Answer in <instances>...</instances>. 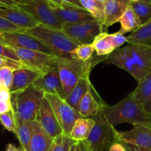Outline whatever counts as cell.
Segmentation results:
<instances>
[{
  "label": "cell",
  "instance_id": "cell-1",
  "mask_svg": "<svg viewBox=\"0 0 151 151\" xmlns=\"http://www.w3.org/2000/svg\"><path fill=\"white\" fill-rule=\"evenodd\" d=\"M104 62L125 70L138 82L151 71V44L128 43L106 56Z\"/></svg>",
  "mask_w": 151,
  "mask_h": 151
},
{
  "label": "cell",
  "instance_id": "cell-2",
  "mask_svg": "<svg viewBox=\"0 0 151 151\" xmlns=\"http://www.w3.org/2000/svg\"><path fill=\"white\" fill-rule=\"evenodd\" d=\"M103 116L113 127L122 123L132 125L139 123H151V113L147 112L137 100L133 93L112 106H109L103 113Z\"/></svg>",
  "mask_w": 151,
  "mask_h": 151
},
{
  "label": "cell",
  "instance_id": "cell-3",
  "mask_svg": "<svg viewBox=\"0 0 151 151\" xmlns=\"http://www.w3.org/2000/svg\"><path fill=\"white\" fill-rule=\"evenodd\" d=\"M24 32L36 38L47 46L53 54L60 58H72V50L80 44L66 35L62 30L42 24H38L29 29L24 30Z\"/></svg>",
  "mask_w": 151,
  "mask_h": 151
},
{
  "label": "cell",
  "instance_id": "cell-4",
  "mask_svg": "<svg viewBox=\"0 0 151 151\" xmlns=\"http://www.w3.org/2000/svg\"><path fill=\"white\" fill-rule=\"evenodd\" d=\"M106 56H102L96 60L92 56L87 62L78 60L75 58H60L58 62V70L63 85L65 99L70 94L75 84L88 69H92L94 64L104 62Z\"/></svg>",
  "mask_w": 151,
  "mask_h": 151
},
{
  "label": "cell",
  "instance_id": "cell-5",
  "mask_svg": "<svg viewBox=\"0 0 151 151\" xmlns=\"http://www.w3.org/2000/svg\"><path fill=\"white\" fill-rule=\"evenodd\" d=\"M44 99V92L37 90L32 85L13 93L11 103L14 115L23 121H34Z\"/></svg>",
  "mask_w": 151,
  "mask_h": 151
},
{
  "label": "cell",
  "instance_id": "cell-6",
  "mask_svg": "<svg viewBox=\"0 0 151 151\" xmlns=\"http://www.w3.org/2000/svg\"><path fill=\"white\" fill-rule=\"evenodd\" d=\"M94 119L95 124L84 142L91 151H109L110 147L117 142V130L108 122L103 114Z\"/></svg>",
  "mask_w": 151,
  "mask_h": 151
},
{
  "label": "cell",
  "instance_id": "cell-7",
  "mask_svg": "<svg viewBox=\"0 0 151 151\" xmlns=\"http://www.w3.org/2000/svg\"><path fill=\"white\" fill-rule=\"evenodd\" d=\"M10 47L27 68L35 70L42 74L58 69V62L60 57L55 55L31 49Z\"/></svg>",
  "mask_w": 151,
  "mask_h": 151
},
{
  "label": "cell",
  "instance_id": "cell-8",
  "mask_svg": "<svg viewBox=\"0 0 151 151\" xmlns=\"http://www.w3.org/2000/svg\"><path fill=\"white\" fill-rule=\"evenodd\" d=\"M19 8L29 13L39 24L62 30L60 22L47 0H22Z\"/></svg>",
  "mask_w": 151,
  "mask_h": 151
},
{
  "label": "cell",
  "instance_id": "cell-9",
  "mask_svg": "<svg viewBox=\"0 0 151 151\" xmlns=\"http://www.w3.org/2000/svg\"><path fill=\"white\" fill-rule=\"evenodd\" d=\"M62 30L78 44H91L94 38L107 29L96 20L63 25Z\"/></svg>",
  "mask_w": 151,
  "mask_h": 151
},
{
  "label": "cell",
  "instance_id": "cell-10",
  "mask_svg": "<svg viewBox=\"0 0 151 151\" xmlns=\"http://www.w3.org/2000/svg\"><path fill=\"white\" fill-rule=\"evenodd\" d=\"M44 97L52 107L63 133L69 136L76 120L83 116L63 98L47 93H44Z\"/></svg>",
  "mask_w": 151,
  "mask_h": 151
},
{
  "label": "cell",
  "instance_id": "cell-11",
  "mask_svg": "<svg viewBox=\"0 0 151 151\" xmlns=\"http://www.w3.org/2000/svg\"><path fill=\"white\" fill-rule=\"evenodd\" d=\"M0 44L8 47L31 49L53 54L41 41L24 31H0Z\"/></svg>",
  "mask_w": 151,
  "mask_h": 151
},
{
  "label": "cell",
  "instance_id": "cell-12",
  "mask_svg": "<svg viewBox=\"0 0 151 151\" xmlns=\"http://www.w3.org/2000/svg\"><path fill=\"white\" fill-rule=\"evenodd\" d=\"M108 107L109 105L102 99L91 84L75 109L83 117L94 118L97 115H102Z\"/></svg>",
  "mask_w": 151,
  "mask_h": 151
},
{
  "label": "cell",
  "instance_id": "cell-13",
  "mask_svg": "<svg viewBox=\"0 0 151 151\" xmlns=\"http://www.w3.org/2000/svg\"><path fill=\"white\" fill-rule=\"evenodd\" d=\"M117 141L132 144L151 150V123H139L133 125L128 131H117Z\"/></svg>",
  "mask_w": 151,
  "mask_h": 151
},
{
  "label": "cell",
  "instance_id": "cell-14",
  "mask_svg": "<svg viewBox=\"0 0 151 151\" xmlns=\"http://www.w3.org/2000/svg\"><path fill=\"white\" fill-rule=\"evenodd\" d=\"M125 42H128L127 38L119 31L111 34L105 31L94 38L92 44L97 56H107L116 49L120 48Z\"/></svg>",
  "mask_w": 151,
  "mask_h": 151
},
{
  "label": "cell",
  "instance_id": "cell-15",
  "mask_svg": "<svg viewBox=\"0 0 151 151\" xmlns=\"http://www.w3.org/2000/svg\"><path fill=\"white\" fill-rule=\"evenodd\" d=\"M35 121L53 139L63 133L52 107L45 97L38 110Z\"/></svg>",
  "mask_w": 151,
  "mask_h": 151
},
{
  "label": "cell",
  "instance_id": "cell-16",
  "mask_svg": "<svg viewBox=\"0 0 151 151\" xmlns=\"http://www.w3.org/2000/svg\"><path fill=\"white\" fill-rule=\"evenodd\" d=\"M52 11L63 25L93 21L95 19L86 9L63 3L61 7L50 5Z\"/></svg>",
  "mask_w": 151,
  "mask_h": 151
},
{
  "label": "cell",
  "instance_id": "cell-17",
  "mask_svg": "<svg viewBox=\"0 0 151 151\" xmlns=\"http://www.w3.org/2000/svg\"><path fill=\"white\" fill-rule=\"evenodd\" d=\"M0 17L23 30L34 28L39 24L29 13L19 7L0 6Z\"/></svg>",
  "mask_w": 151,
  "mask_h": 151
},
{
  "label": "cell",
  "instance_id": "cell-18",
  "mask_svg": "<svg viewBox=\"0 0 151 151\" xmlns=\"http://www.w3.org/2000/svg\"><path fill=\"white\" fill-rule=\"evenodd\" d=\"M32 86L44 93L56 95L65 99L63 85L58 69L41 76L33 83Z\"/></svg>",
  "mask_w": 151,
  "mask_h": 151
},
{
  "label": "cell",
  "instance_id": "cell-19",
  "mask_svg": "<svg viewBox=\"0 0 151 151\" xmlns=\"http://www.w3.org/2000/svg\"><path fill=\"white\" fill-rule=\"evenodd\" d=\"M42 74L38 71L23 67L13 71V78L12 85L10 88L11 94L25 90L32 86Z\"/></svg>",
  "mask_w": 151,
  "mask_h": 151
},
{
  "label": "cell",
  "instance_id": "cell-20",
  "mask_svg": "<svg viewBox=\"0 0 151 151\" xmlns=\"http://www.w3.org/2000/svg\"><path fill=\"white\" fill-rule=\"evenodd\" d=\"M131 0H107L104 2L103 26L107 29L114 25L122 17L130 6Z\"/></svg>",
  "mask_w": 151,
  "mask_h": 151
},
{
  "label": "cell",
  "instance_id": "cell-21",
  "mask_svg": "<svg viewBox=\"0 0 151 151\" xmlns=\"http://www.w3.org/2000/svg\"><path fill=\"white\" fill-rule=\"evenodd\" d=\"M54 139L44 131L37 121H32L30 140L31 151H48Z\"/></svg>",
  "mask_w": 151,
  "mask_h": 151
},
{
  "label": "cell",
  "instance_id": "cell-22",
  "mask_svg": "<svg viewBox=\"0 0 151 151\" xmlns=\"http://www.w3.org/2000/svg\"><path fill=\"white\" fill-rule=\"evenodd\" d=\"M91 69H88L83 75L81 77L79 81H78L74 88L71 91L70 94L68 96L66 99V101L75 109L77 105H78L81 99H82L83 96L86 93L89 89L90 86L91 85V82L90 81V73H91Z\"/></svg>",
  "mask_w": 151,
  "mask_h": 151
},
{
  "label": "cell",
  "instance_id": "cell-23",
  "mask_svg": "<svg viewBox=\"0 0 151 151\" xmlns=\"http://www.w3.org/2000/svg\"><path fill=\"white\" fill-rule=\"evenodd\" d=\"M136 99L143 105L147 112L151 113V71L138 81L137 87L132 92Z\"/></svg>",
  "mask_w": 151,
  "mask_h": 151
},
{
  "label": "cell",
  "instance_id": "cell-24",
  "mask_svg": "<svg viewBox=\"0 0 151 151\" xmlns=\"http://www.w3.org/2000/svg\"><path fill=\"white\" fill-rule=\"evenodd\" d=\"M94 124V118L81 117L74 124L69 136L77 142L85 141L89 136Z\"/></svg>",
  "mask_w": 151,
  "mask_h": 151
},
{
  "label": "cell",
  "instance_id": "cell-25",
  "mask_svg": "<svg viewBox=\"0 0 151 151\" xmlns=\"http://www.w3.org/2000/svg\"><path fill=\"white\" fill-rule=\"evenodd\" d=\"M16 120V135L21 146L26 151L30 150V140L32 133V121L21 120L15 116Z\"/></svg>",
  "mask_w": 151,
  "mask_h": 151
},
{
  "label": "cell",
  "instance_id": "cell-26",
  "mask_svg": "<svg viewBox=\"0 0 151 151\" xmlns=\"http://www.w3.org/2000/svg\"><path fill=\"white\" fill-rule=\"evenodd\" d=\"M119 22L120 24V30L119 32L122 34L134 32L141 26L137 15L135 14L131 6H129L125 10L124 14L119 20Z\"/></svg>",
  "mask_w": 151,
  "mask_h": 151
},
{
  "label": "cell",
  "instance_id": "cell-27",
  "mask_svg": "<svg viewBox=\"0 0 151 151\" xmlns=\"http://www.w3.org/2000/svg\"><path fill=\"white\" fill-rule=\"evenodd\" d=\"M128 43L148 44L151 43V19L142 25L126 37Z\"/></svg>",
  "mask_w": 151,
  "mask_h": 151
},
{
  "label": "cell",
  "instance_id": "cell-28",
  "mask_svg": "<svg viewBox=\"0 0 151 151\" xmlns=\"http://www.w3.org/2000/svg\"><path fill=\"white\" fill-rule=\"evenodd\" d=\"M130 6L137 15L141 26L151 19V2L131 0Z\"/></svg>",
  "mask_w": 151,
  "mask_h": 151
},
{
  "label": "cell",
  "instance_id": "cell-29",
  "mask_svg": "<svg viewBox=\"0 0 151 151\" xmlns=\"http://www.w3.org/2000/svg\"><path fill=\"white\" fill-rule=\"evenodd\" d=\"M84 9L87 10L96 21L103 25L104 3L97 0H80Z\"/></svg>",
  "mask_w": 151,
  "mask_h": 151
},
{
  "label": "cell",
  "instance_id": "cell-30",
  "mask_svg": "<svg viewBox=\"0 0 151 151\" xmlns=\"http://www.w3.org/2000/svg\"><path fill=\"white\" fill-rule=\"evenodd\" d=\"M76 143L70 136L62 133L55 138L48 151H69Z\"/></svg>",
  "mask_w": 151,
  "mask_h": 151
},
{
  "label": "cell",
  "instance_id": "cell-31",
  "mask_svg": "<svg viewBox=\"0 0 151 151\" xmlns=\"http://www.w3.org/2000/svg\"><path fill=\"white\" fill-rule=\"evenodd\" d=\"M94 48L92 43L91 44H80L72 50V58L87 62L91 59L94 54Z\"/></svg>",
  "mask_w": 151,
  "mask_h": 151
},
{
  "label": "cell",
  "instance_id": "cell-32",
  "mask_svg": "<svg viewBox=\"0 0 151 151\" xmlns=\"http://www.w3.org/2000/svg\"><path fill=\"white\" fill-rule=\"evenodd\" d=\"M11 93L4 86L0 85V115L11 110Z\"/></svg>",
  "mask_w": 151,
  "mask_h": 151
},
{
  "label": "cell",
  "instance_id": "cell-33",
  "mask_svg": "<svg viewBox=\"0 0 151 151\" xmlns=\"http://www.w3.org/2000/svg\"><path fill=\"white\" fill-rule=\"evenodd\" d=\"M0 123L6 130L16 134V120L13 110L0 115Z\"/></svg>",
  "mask_w": 151,
  "mask_h": 151
},
{
  "label": "cell",
  "instance_id": "cell-34",
  "mask_svg": "<svg viewBox=\"0 0 151 151\" xmlns=\"http://www.w3.org/2000/svg\"><path fill=\"white\" fill-rule=\"evenodd\" d=\"M14 70L13 68L7 67L0 68V85L4 86L10 90L13 82Z\"/></svg>",
  "mask_w": 151,
  "mask_h": 151
},
{
  "label": "cell",
  "instance_id": "cell-35",
  "mask_svg": "<svg viewBox=\"0 0 151 151\" xmlns=\"http://www.w3.org/2000/svg\"><path fill=\"white\" fill-rule=\"evenodd\" d=\"M4 67H7V68H10L14 70H17L25 66L22 62H17V61H15L11 59H9V58L5 57V56H0V68H4Z\"/></svg>",
  "mask_w": 151,
  "mask_h": 151
},
{
  "label": "cell",
  "instance_id": "cell-36",
  "mask_svg": "<svg viewBox=\"0 0 151 151\" xmlns=\"http://www.w3.org/2000/svg\"><path fill=\"white\" fill-rule=\"evenodd\" d=\"M0 31H19L23 32L24 30L13 25L6 19L0 17Z\"/></svg>",
  "mask_w": 151,
  "mask_h": 151
},
{
  "label": "cell",
  "instance_id": "cell-37",
  "mask_svg": "<svg viewBox=\"0 0 151 151\" xmlns=\"http://www.w3.org/2000/svg\"><path fill=\"white\" fill-rule=\"evenodd\" d=\"M0 56H5V57L9 58V59H11L15 61H17V62H22L20 61V59H19V58L18 57L17 55L16 54V53L10 47L2 44H0Z\"/></svg>",
  "mask_w": 151,
  "mask_h": 151
},
{
  "label": "cell",
  "instance_id": "cell-38",
  "mask_svg": "<svg viewBox=\"0 0 151 151\" xmlns=\"http://www.w3.org/2000/svg\"><path fill=\"white\" fill-rule=\"evenodd\" d=\"M22 4V0H0V6L19 7Z\"/></svg>",
  "mask_w": 151,
  "mask_h": 151
},
{
  "label": "cell",
  "instance_id": "cell-39",
  "mask_svg": "<svg viewBox=\"0 0 151 151\" xmlns=\"http://www.w3.org/2000/svg\"><path fill=\"white\" fill-rule=\"evenodd\" d=\"M122 143L125 145L127 151H151V150L150 149L142 147L137 146V145L132 144L125 143V142H122Z\"/></svg>",
  "mask_w": 151,
  "mask_h": 151
},
{
  "label": "cell",
  "instance_id": "cell-40",
  "mask_svg": "<svg viewBox=\"0 0 151 151\" xmlns=\"http://www.w3.org/2000/svg\"><path fill=\"white\" fill-rule=\"evenodd\" d=\"M109 151H127V150L122 142L117 141L110 147Z\"/></svg>",
  "mask_w": 151,
  "mask_h": 151
},
{
  "label": "cell",
  "instance_id": "cell-41",
  "mask_svg": "<svg viewBox=\"0 0 151 151\" xmlns=\"http://www.w3.org/2000/svg\"><path fill=\"white\" fill-rule=\"evenodd\" d=\"M75 151H91V150L84 141H81L76 143Z\"/></svg>",
  "mask_w": 151,
  "mask_h": 151
},
{
  "label": "cell",
  "instance_id": "cell-42",
  "mask_svg": "<svg viewBox=\"0 0 151 151\" xmlns=\"http://www.w3.org/2000/svg\"><path fill=\"white\" fill-rule=\"evenodd\" d=\"M61 1H63V3H65V4H70V5L76 6V7L83 8L80 0H61Z\"/></svg>",
  "mask_w": 151,
  "mask_h": 151
},
{
  "label": "cell",
  "instance_id": "cell-43",
  "mask_svg": "<svg viewBox=\"0 0 151 151\" xmlns=\"http://www.w3.org/2000/svg\"><path fill=\"white\" fill-rule=\"evenodd\" d=\"M47 1H48L49 4H50V5H56L61 7L63 4L61 0H47Z\"/></svg>",
  "mask_w": 151,
  "mask_h": 151
},
{
  "label": "cell",
  "instance_id": "cell-44",
  "mask_svg": "<svg viewBox=\"0 0 151 151\" xmlns=\"http://www.w3.org/2000/svg\"><path fill=\"white\" fill-rule=\"evenodd\" d=\"M19 148L16 147L13 144H8L6 147L5 151H18Z\"/></svg>",
  "mask_w": 151,
  "mask_h": 151
},
{
  "label": "cell",
  "instance_id": "cell-45",
  "mask_svg": "<svg viewBox=\"0 0 151 151\" xmlns=\"http://www.w3.org/2000/svg\"><path fill=\"white\" fill-rule=\"evenodd\" d=\"M75 145H76V144H75L74 145V146L72 147V148H71L70 150H69V151H75Z\"/></svg>",
  "mask_w": 151,
  "mask_h": 151
},
{
  "label": "cell",
  "instance_id": "cell-46",
  "mask_svg": "<svg viewBox=\"0 0 151 151\" xmlns=\"http://www.w3.org/2000/svg\"><path fill=\"white\" fill-rule=\"evenodd\" d=\"M137 1H146V2H151V0H137Z\"/></svg>",
  "mask_w": 151,
  "mask_h": 151
},
{
  "label": "cell",
  "instance_id": "cell-47",
  "mask_svg": "<svg viewBox=\"0 0 151 151\" xmlns=\"http://www.w3.org/2000/svg\"><path fill=\"white\" fill-rule=\"evenodd\" d=\"M18 151H26V150H25L24 149V148L22 147H21L20 148H19V150H18Z\"/></svg>",
  "mask_w": 151,
  "mask_h": 151
},
{
  "label": "cell",
  "instance_id": "cell-48",
  "mask_svg": "<svg viewBox=\"0 0 151 151\" xmlns=\"http://www.w3.org/2000/svg\"><path fill=\"white\" fill-rule=\"evenodd\" d=\"M97 1H101V2L104 3V2H106V1H107V0H97Z\"/></svg>",
  "mask_w": 151,
  "mask_h": 151
}]
</instances>
